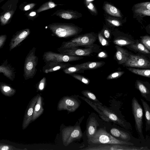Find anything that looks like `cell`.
Listing matches in <instances>:
<instances>
[{"label": "cell", "mask_w": 150, "mask_h": 150, "mask_svg": "<svg viewBox=\"0 0 150 150\" xmlns=\"http://www.w3.org/2000/svg\"><path fill=\"white\" fill-rule=\"evenodd\" d=\"M47 27L51 32L52 36L59 38L74 37L82 31V28L72 23H53Z\"/></svg>", "instance_id": "obj_1"}, {"label": "cell", "mask_w": 150, "mask_h": 150, "mask_svg": "<svg viewBox=\"0 0 150 150\" xmlns=\"http://www.w3.org/2000/svg\"><path fill=\"white\" fill-rule=\"evenodd\" d=\"M89 144H118L133 146L132 143L119 140L108 133L105 129L101 128L97 130L95 134L88 140Z\"/></svg>", "instance_id": "obj_2"}, {"label": "cell", "mask_w": 150, "mask_h": 150, "mask_svg": "<svg viewBox=\"0 0 150 150\" xmlns=\"http://www.w3.org/2000/svg\"><path fill=\"white\" fill-rule=\"evenodd\" d=\"M36 48L33 47L27 55L24 62L23 76L27 80L33 78L37 71L36 66L38 59L35 54Z\"/></svg>", "instance_id": "obj_3"}, {"label": "cell", "mask_w": 150, "mask_h": 150, "mask_svg": "<svg viewBox=\"0 0 150 150\" xmlns=\"http://www.w3.org/2000/svg\"><path fill=\"white\" fill-rule=\"evenodd\" d=\"M95 37L91 33L78 35L69 40L63 42L59 48L90 46L95 42Z\"/></svg>", "instance_id": "obj_4"}, {"label": "cell", "mask_w": 150, "mask_h": 150, "mask_svg": "<svg viewBox=\"0 0 150 150\" xmlns=\"http://www.w3.org/2000/svg\"><path fill=\"white\" fill-rule=\"evenodd\" d=\"M19 0H8L0 8L3 11L0 13V23L1 26L9 24L16 10Z\"/></svg>", "instance_id": "obj_5"}, {"label": "cell", "mask_w": 150, "mask_h": 150, "mask_svg": "<svg viewBox=\"0 0 150 150\" xmlns=\"http://www.w3.org/2000/svg\"><path fill=\"white\" fill-rule=\"evenodd\" d=\"M83 58L82 56H69L51 51L45 52L42 55L43 60L45 63L50 62L68 63Z\"/></svg>", "instance_id": "obj_6"}, {"label": "cell", "mask_w": 150, "mask_h": 150, "mask_svg": "<svg viewBox=\"0 0 150 150\" xmlns=\"http://www.w3.org/2000/svg\"><path fill=\"white\" fill-rule=\"evenodd\" d=\"M63 143L67 146L74 141L81 139L82 133L79 125L70 126L64 129L62 131Z\"/></svg>", "instance_id": "obj_7"}, {"label": "cell", "mask_w": 150, "mask_h": 150, "mask_svg": "<svg viewBox=\"0 0 150 150\" xmlns=\"http://www.w3.org/2000/svg\"><path fill=\"white\" fill-rule=\"evenodd\" d=\"M132 109L135 121L136 130L140 137L144 138L143 134V116L142 108L137 99L134 97L132 101Z\"/></svg>", "instance_id": "obj_8"}, {"label": "cell", "mask_w": 150, "mask_h": 150, "mask_svg": "<svg viewBox=\"0 0 150 150\" xmlns=\"http://www.w3.org/2000/svg\"><path fill=\"white\" fill-rule=\"evenodd\" d=\"M87 150H150L146 146L137 147L118 144H100L87 147Z\"/></svg>", "instance_id": "obj_9"}, {"label": "cell", "mask_w": 150, "mask_h": 150, "mask_svg": "<svg viewBox=\"0 0 150 150\" xmlns=\"http://www.w3.org/2000/svg\"><path fill=\"white\" fill-rule=\"evenodd\" d=\"M80 102L73 97L64 96L59 101L57 109L61 111L66 110L69 113L73 112L75 111L79 107Z\"/></svg>", "instance_id": "obj_10"}, {"label": "cell", "mask_w": 150, "mask_h": 150, "mask_svg": "<svg viewBox=\"0 0 150 150\" xmlns=\"http://www.w3.org/2000/svg\"><path fill=\"white\" fill-rule=\"evenodd\" d=\"M59 53L72 56H89L93 52L92 47H75L57 49Z\"/></svg>", "instance_id": "obj_11"}, {"label": "cell", "mask_w": 150, "mask_h": 150, "mask_svg": "<svg viewBox=\"0 0 150 150\" xmlns=\"http://www.w3.org/2000/svg\"><path fill=\"white\" fill-rule=\"evenodd\" d=\"M128 67L148 68L150 67L149 60L143 56L129 54L126 61L123 64Z\"/></svg>", "instance_id": "obj_12"}, {"label": "cell", "mask_w": 150, "mask_h": 150, "mask_svg": "<svg viewBox=\"0 0 150 150\" xmlns=\"http://www.w3.org/2000/svg\"><path fill=\"white\" fill-rule=\"evenodd\" d=\"M30 30L25 28L17 31L13 35L9 44V50L11 51L18 46L30 35Z\"/></svg>", "instance_id": "obj_13"}, {"label": "cell", "mask_w": 150, "mask_h": 150, "mask_svg": "<svg viewBox=\"0 0 150 150\" xmlns=\"http://www.w3.org/2000/svg\"><path fill=\"white\" fill-rule=\"evenodd\" d=\"M38 96L39 94H37L32 99L25 111L22 125L23 129H25L32 122L34 107L37 100Z\"/></svg>", "instance_id": "obj_14"}, {"label": "cell", "mask_w": 150, "mask_h": 150, "mask_svg": "<svg viewBox=\"0 0 150 150\" xmlns=\"http://www.w3.org/2000/svg\"><path fill=\"white\" fill-rule=\"evenodd\" d=\"M72 65L69 63L50 62L45 63L43 67L42 71L43 73L47 74L59 70H63Z\"/></svg>", "instance_id": "obj_15"}, {"label": "cell", "mask_w": 150, "mask_h": 150, "mask_svg": "<svg viewBox=\"0 0 150 150\" xmlns=\"http://www.w3.org/2000/svg\"><path fill=\"white\" fill-rule=\"evenodd\" d=\"M94 104L110 120L119 125L124 128L126 126L124 122L120 119L115 114L108 108L98 103H94Z\"/></svg>", "instance_id": "obj_16"}, {"label": "cell", "mask_w": 150, "mask_h": 150, "mask_svg": "<svg viewBox=\"0 0 150 150\" xmlns=\"http://www.w3.org/2000/svg\"><path fill=\"white\" fill-rule=\"evenodd\" d=\"M103 8L105 13L110 16L121 18H124L120 10L109 2H104Z\"/></svg>", "instance_id": "obj_17"}, {"label": "cell", "mask_w": 150, "mask_h": 150, "mask_svg": "<svg viewBox=\"0 0 150 150\" xmlns=\"http://www.w3.org/2000/svg\"><path fill=\"white\" fill-rule=\"evenodd\" d=\"M66 19H76L82 17V15L77 11L70 10H57L53 15Z\"/></svg>", "instance_id": "obj_18"}, {"label": "cell", "mask_w": 150, "mask_h": 150, "mask_svg": "<svg viewBox=\"0 0 150 150\" xmlns=\"http://www.w3.org/2000/svg\"><path fill=\"white\" fill-rule=\"evenodd\" d=\"M15 72L14 68L8 64L7 59L0 65V73H3L5 76L12 81L15 78Z\"/></svg>", "instance_id": "obj_19"}, {"label": "cell", "mask_w": 150, "mask_h": 150, "mask_svg": "<svg viewBox=\"0 0 150 150\" xmlns=\"http://www.w3.org/2000/svg\"><path fill=\"white\" fill-rule=\"evenodd\" d=\"M98 123L94 117H91L87 125L86 134L88 140L92 138L97 131Z\"/></svg>", "instance_id": "obj_20"}, {"label": "cell", "mask_w": 150, "mask_h": 150, "mask_svg": "<svg viewBox=\"0 0 150 150\" xmlns=\"http://www.w3.org/2000/svg\"><path fill=\"white\" fill-rule=\"evenodd\" d=\"M106 23L111 26H121L122 24L126 21V18H121L110 16L106 13L104 14Z\"/></svg>", "instance_id": "obj_21"}, {"label": "cell", "mask_w": 150, "mask_h": 150, "mask_svg": "<svg viewBox=\"0 0 150 150\" xmlns=\"http://www.w3.org/2000/svg\"><path fill=\"white\" fill-rule=\"evenodd\" d=\"M44 108L42 106V96L39 94L37 102L35 106L32 122L38 118L43 112Z\"/></svg>", "instance_id": "obj_22"}, {"label": "cell", "mask_w": 150, "mask_h": 150, "mask_svg": "<svg viewBox=\"0 0 150 150\" xmlns=\"http://www.w3.org/2000/svg\"><path fill=\"white\" fill-rule=\"evenodd\" d=\"M117 50L115 57L119 63L123 64L127 60L129 55L128 52L125 49L117 46H115Z\"/></svg>", "instance_id": "obj_23"}, {"label": "cell", "mask_w": 150, "mask_h": 150, "mask_svg": "<svg viewBox=\"0 0 150 150\" xmlns=\"http://www.w3.org/2000/svg\"><path fill=\"white\" fill-rule=\"evenodd\" d=\"M135 88L140 92L142 97L146 100L150 101V90L139 80H137L135 83Z\"/></svg>", "instance_id": "obj_24"}, {"label": "cell", "mask_w": 150, "mask_h": 150, "mask_svg": "<svg viewBox=\"0 0 150 150\" xmlns=\"http://www.w3.org/2000/svg\"><path fill=\"white\" fill-rule=\"evenodd\" d=\"M103 62H88L74 65L84 70L93 69L102 66L103 64Z\"/></svg>", "instance_id": "obj_25"}, {"label": "cell", "mask_w": 150, "mask_h": 150, "mask_svg": "<svg viewBox=\"0 0 150 150\" xmlns=\"http://www.w3.org/2000/svg\"><path fill=\"white\" fill-rule=\"evenodd\" d=\"M0 90L4 96L11 97L16 93V90L9 85L6 83L0 82Z\"/></svg>", "instance_id": "obj_26"}, {"label": "cell", "mask_w": 150, "mask_h": 150, "mask_svg": "<svg viewBox=\"0 0 150 150\" xmlns=\"http://www.w3.org/2000/svg\"><path fill=\"white\" fill-rule=\"evenodd\" d=\"M141 100L144 111L146 121V130H149L150 128V108L147 103L142 98Z\"/></svg>", "instance_id": "obj_27"}, {"label": "cell", "mask_w": 150, "mask_h": 150, "mask_svg": "<svg viewBox=\"0 0 150 150\" xmlns=\"http://www.w3.org/2000/svg\"><path fill=\"white\" fill-rule=\"evenodd\" d=\"M110 132L113 136L122 140H129L130 139V136L128 133L116 128H112Z\"/></svg>", "instance_id": "obj_28"}, {"label": "cell", "mask_w": 150, "mask_h": 150, "mask_svg": "<svg viewBox=\"0 0 150 150\" xmlns=\"http://www.w3.org/2000/svg\"><path fill=\"white\" fill-rule=\"evenodd\" d=\"M133 13V18H136L137 20L138 19H142L143 17L146 16H150V10L147 9L141 8H132Z\"/></svg>", "instance_id": "obj_29"}, {"label": "cell", "mask_w": 150, "mask_h": 150, "mask_svg": "<svg viewBox=\"0 0 150 150\" xmlns=\"http://www.w3.org/2000/svg\"><path fill=\"white\" fill-rule=\"evenodd\" d=\"M79 98L84 100L89 104L99 114L100 117L103 120L106 122H109L110 120L104 115L103 112L94 104V102L89 100L86 98L81 96H79Z\"/></svg>", "instance_id": "obj_30"}, {"label": "cell", "mask_w": 150, "mask_h": 150, "mask_svg": "<svg viewBox=\"0 0 150 150\" xmlns=\"http://www.w3.org/2000/svg\"><path fill=\"white\" fill-rule=\"evenodd\" d=\"M62 70L65 74L69 75L74 73H83L84 72L85 70L76 67L74 65H73L63 69Z\"/></svg>", "instance_id": "obj_31"}, {"label": "cell", "mask_w": 150, "mask_h": 150, "mask_svg": "<svg viewBox=\"0 0 150 150\" xmlns=\"http://www.w3.org/2000/svg\"><path fill=\"white\" fill-rule=\"evenodd\" d=\"M130 47L134 50L145 54H149L150 52L142 44L139 42L129 45Z\"/></svg>", "instance_id": "obj_32"}, {"label": "cell", "mask_w": 150, "mask_h": 150, "mask_svg": "<svg viewBox=\"0 0 150 150\" xmlns=\"http://www.w3.org/2000/svg\"><path fill=\"white\" fill-rule=\"evenodd\" d=\"M132 72L137 75L149 78L150 77V70L148 69H139L131 68H127Z\"/></svg>", "instance_id": "obj_33"}, {"label": "cell", "mask_w": 150, "mask_h": 150, "mask_svg": "<svg viewBox=\"0 0 150 150\" xmlns=\"http://www.w3.org/2000/svg\"><path fill=\"white\" fill-rule=\"evenodd\" d=\"M115 44L120 46L129 45L134 42L129 39L124 37H120L115 39L114 41Z\"/></svg>", "instance_id": "obj_34"}, {"label": "cell", "mask_w": 150, "mask_h": 150, "mask_svg": "<svg viewBox=\"0 0 150 150\" xmlns=\"http://www.w3.org/2000/svg\"><path fill=\"white\" fill-rule=\"evenodd\" d=\"M81 93L86 98L94 101V103H99L101 105H103L98 99L95 94L90 91L88 90H83L81 91Z\"/></svg>", "instance_id": "obj_35"}, {"label": "cell", "mask_w": 150, "mask_h": 150, "mask_svg": "<svg viewBox=\"0 0 150 150\" xmlns=\"http://www.w3.org/2000/svg\"><path fill=\"white\" fill-rule=\"evenodd\" d=\"M57 6L53 2L50 1L45 2L36 11L37 13L54 7Z\"/></svg>", "instance_id": "obj_36"}, {"label": "cell", "mask_w": 150, "mask_h": 150, "mask_svg": "<svg viewBox=\"0 0 150 150\" xmlns=\"http://www.w3.org/2000/svg\"><path fill=\"white\" fill-rule=\"evenodd\" d=\"M69 75L72 76L75 79L81 81L86 84L88 85L90 83L89 79L84 76L77 73L71 74Z\"/></svg>", "instance_id": "obj_37"}, {"label": "cell", "mask_w": 150, "mask_h": 150, "mask_svg": "<svg viewBox=\"0 0 150 150\" xmlns=\"http://www.w3.org/2000/svg\"><path fill=\"white\" fill-rule=\"evenodd\" d=\"M132 8H141L150 10V2H144L137 3L134 5Z\"/></svg>", "instance_id": "obj_38"}, {"label": "cell", "mask_w": 150, "mask_h": 150, "mask_svg": "<svg viewBox=\"0 0 150 150\" xmlns=\"http://www.w3.org/2000/svg\"><path fill=\"white\" fill-rule=\"evenodd\" d=\"M35 4L33 3H27L24 2L20 4L19 8L22 11H26L32 9L35 6Z\"/></svg>", "instance_id": "obj_39"}, {"label": "cell", "mask_w": 150, "mask_h": 150, "mask_svg": "<svg viewBox=\"0 0 150 150\" xmlns=\"http://www.w3.org/2000/svg\"><path fill=\"white\" fill-rule=\"evenodd\" d=\"M91 1L86 0V5L87 7L92 14L96 16L98 14L97 8L94 4L91 2Z\"/></svg>", "instance_id": "obj_40"}, {"label": "cell", "mask_w": 150, "mask_h": 150, "mask_svg": "<svg viewBox=\"0 0 150 150\" xmlns=\"http://www.w3.org/2000/svg\"><path fill=\"white\" fill-rule=\"evenodd\" d=\"M142 44L149 51L150 50V37L149 35L141 37Z\"/></svg>", "instance_id": "obj_41"}, {"label": "cell", "mask_w": 150, "mask_h": 150, "mask_svg": "<svg viewBox=\"0 0 150 150\" xmlns=\"http://www.w3.org/2000/svg\"><path fill=\"white\" fill-rule=\"evenodd\" d=\"M46 79L43 77L38 83L37 86V90L39 91H43L46 85Z\"/></svg>", "instance_id": "obj_42"}, {"label": "cell", "mask_w": 150, "mask_h": 150, "mask_svg": "<svg viewBox=\"0 0 150 150\" xmlns=\"http://www.w3.org/2000/svg\"><path fill=\"white\" fill-rule=\"evenodd\" d=\"M24 149H18L12 145L0 143V150H21Z\"/></svg>", "instance_id": "obj_43"}, {"label": "cell", "mask_w": 150, "mask_h": 150, "mask_svg": "<svg viewBox=\"0 0 150 150\" xmlns=\"http://www.w3.org/2000/svg\"><path fill=\"white\" fill-rule=\"evenodd\" d=\"M124 73L123 71L115 72L109 75L107 77V79L110 80L117 79L121 76Z\"/></svg>", "instance_id": "obj_44"}, {"label": "cell", "mask_w": 150, "mask_h": 150, "mask_svg": "<svg viewBox=\"0 0 150 150\" xmlns=\"http://www.w3.org/2000/svg\"><path fill=\"white\" fill-rule=\"evenodd\" d=\"M99 41L103 46H107L108 45V42L103 37L101 33H100L98 35Z\"/></svg>", "instance_id": "obj_45"}, {"label": "cell", "mask_w": 150, "mask_h": 150, "mask_svg": "<svg viewBox=\"0 0 150 150\" xmlns=\"http://www.w3.org/2000/svg\"><path fill=\"white\" fill-rule=\"evenodd\" d=\"M7 38V36L6 35H0V49L2 48L4 45Z\"/></svg>", "instance_id": "obj_46"}, {"label": "cell", "mask_w": 150, "mask_h": 150, "mask_svg": "<svg viewBox=\"0 0 150 150\" xmlns=\"http://www.w3.org/2000/svg\"><path fill=\"white\" fill-rule=\"evenodd\" d=\"M104 35L105 38H109L110 37V33L109 30L107 28H105L103 30Z\"/></svg>", "instance_id": "obj_47"}, {"label": "cell", "mask_w": 150, "mask_h": 150, "mask_svg": "<svg viewBox=\"0 0 150 150\" xmlns=\"http://www.w3.org/2000/svg\"><path fill=\"white\" fill-rule=\"evenodd\" d=\"M108 56L107 54L104 52H101L98 55V57L101 58H106Z\"/></svg>", "instance_id": "obj_48"}, {"label": "cell", "mask_w": 150, "mask_h": 150, "mask_svg": "<svg viewBox=\"0 0 150 150\" xmlns=\"http://www.w3.org/2000/svg\"><path fill=\"white\" fill-rule=\"evenodd\" d=\"M5 0H0V3Z\"/></svg>", "instance_id": "obj_49"}, {"label": "cell", "mask_w": 150, "mask_h": 150, "mask_svg": "<svg viewBox=\"0 0 150 150\" xmlns=\"http://www.w3.org/2000/svg\"></svg>", "instance_id": "obj_50"}, {"label": "cell", "mask_w": 150, "mask_h": 150, "mask_svg": "<svg viewBox=\"0 0 150 150\" xmlns=\"http://www.w3.org/2000/svg\"></svg>", "instance_id": "obj_51"}]
</instances>
